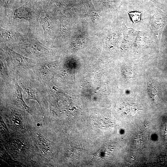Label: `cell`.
<instances>
[{
	"label": "cell",
	"instance_id": "cell-1",
	"mask_svg": "<svg viewBox=\"0 0 167 167\" xmlns=\"http://www.w3.org/2000/svg\"><path fill=\"white\" fill-rule=\"evenodd\" d=\"M4 57L13 78L28 73L37 61L27 58L8 47H2Z\"/></svg>",
	"mask_w": 167,
	"mask_h": 167
},
{
	"label": "cell",
	"instance_id": "cell-2",
	"mask_svg": "<svg viewBox=\"0 0 167 167\" xmlns=\"http://www.w3.org/2000/svg\"><path fill=\"white\" fill-rule=\"evenodd\" d=\"M27 94V100L36 101L42 110L47 105L45 87L27 74L14 78Z\"/></svg>",
	"mask_w": 167,
	"mask_h": 167
},
{
	"label": "cell",
	"instance_id": "cell-3",
	"mask_svg": "<svg viewBox=\"0 0 167 167\" xmlns=\"http://www.w3.org/2000/svg\"><path fill=\"white\" fill-rule=\"evenodd\" d=\"M12 47L22 55L33 60L38 58L39 61H49L53 54L51 49L35 40H27Z\"/></svg>",
	"mask_w": 167,
	"mask_h": 167
},
{
	"label": "cell",
	"instance_id": "cell-4",
	"mask_svg": "<svg viewBox=\"0 0 167 167\" xmlns=\"http://www.w3.org/2000/svg\"><path fill=\"white\" fill-rule=\"evenodd\" d=\"M56 64L53 62L43 60L36 65L27 74L44 86L50 83Z\"/></svg>",
	"mask_w": 167,
	"mask_h": 167
},
{
	"label": "cell",
	"instance_id": "cell-5",
	"mask_svg": "<svg viewBox=\"0 0 167 167\" xmlns=\"http://www.w3.org/2000/svg\"><path fill=\"white\" fill-rule=\"evenodd\" d=\"M0 91L9 93L11 95L13 102L18 107L32 115L34 113L24 100L22 92L23 90L16 80L13 78L9 84L0 87Z\"/></svg>",
	"mask_w": 167,
	"mask_h": 167
},
{
	"label": "cell",
	"instance_id": "cell-6",
	"mask_svg": "<svg viewBox=\"0 0 167 167\" xmlns=\"http://www.w3.org/2000/svg\"><path fill=\"white\" fill-rule=\"evenodd\" d=\"M0 86L9 84L12 81L13 78L7 66L4 57H0Z\"/></svg>",
	"mask_w": 167,
	"mask_h": 167
},
{
	"label": "cell",
	"instance_id": "cell-7",
	"mask_svg": "<svg viewBox=\"0 0 167 167\" xmlns=\"http://www.w3.org/2000/svg\"><path fill=\"white\" fill-rule=\"evenodd\" d=\"M33 15L32 10L25 6H22L16 10L13 13V16L15 18L23 19L29 21L32 19Z\"/></svg>",
	"mask_w": 167,
	"mask_h": 167
},
{
	"label": "cell",
	"instance_id": "cell-8",
	"mask_svg": "<svg viewBox=\"0 0 167 167\" xmlns=\"http://www.w3.org/2000/svg\"><path fill=\"white\" fill-rule=\"evenodd\" d=\"M40 23L44 30L45 38L48 37L50 33L51 21L48 17H41L39 19Z\"/></svg>",
	"mask_w": 167,
	"mask_h": 167
},
{
	"label": "cell",
	"instance_id": "cell-9",
	"mask_svg": "<svg viewBox=\"0 0 167 167\" xmlns=\"http://www.w3.org/2000/svg\"><path fill=\"white\" fill-rule=\"evenodd\" d=\"M37 138L38 145L42 151L45 153L50 151V146L49 142L40 135H37Z\"/></svg>",
	"mask_w": 167,
	"mask_h": 167
},
{
	"label": "cell",
	"instance_id": "cell-10",
	"mask_svg": "<svg viewBox=\"0 0 167 167\" xmlns=\"http://www.w3.org/2000/svg\"><path fill=\"white\" fill-rule=\"evenodd\" d=\"M148 90L150 98L154 102L158 100V97L157 91L154 84L152 82H150L148 84Z\"/></svg>",
	"mask_w": 167,
	"mask_h": 167
},
{
	"label": "cell",
	"instance_id": "cell-11",
	"mask_svg": "<svg viewBox=\"0 0 167 167\" xmlns=\"http://www.w3.org/2000/svg\"><path fill=\"white\" fill-rule=\"evenodd\" d=\"M141 107L139 104L135 103L128 102L127 109L125 110V113L128 115L132 116L135 114L137 111L140 110Z\"/></svg>",
	"mask_w": 167,
	"mask_h": 167
},
{
	"label": "cell",
	"instance_id": "cell-12",
	"mask_svg": "<svg viewBox=\"0 0 167 167\" xmlns=\"http://www.w3.org/2000/svg\"><path fill=\"white\" fill-rule=\"evenodd\" d=\"M1 36L6 41H11L14 37V32L11 31L1 28Z\"/></svg>",
	"mask_w": 167,
	"mask_h": 167
},
{
	"label": "cell",
	"instance_id": "cell-13",
	"mask_svg": "<svg viewBox=\"0 0 167 167\" xmlns=\"http://www.w3.org/2000/svg\"><path fill=\"white\" fill-rule=\"evenodd\" d=\"M129 14L131 20L133 22V25L139 21H142L141 19V15L143 12L137 11H131L130 12L126 11Z\"/></svg>",
	"mask_w": 167,
	"mask_h": 167
},
{
	"label": "cell",
	"instance_id": "cell-14",
	"mask_svg": "<svg viewBox=\"0 0 167 167\" xmlns=\"http://www.w3.org/2000/svg\"><path fill=\"white\" fill-rule=\"evenodd\" d=\"M0 128L1 132L5 134L8 135L9 133V131L7 128L6 125L3 121L2 118L1 117L0 119Z\"/></svg>",
	"mask_w": 167,
	"mask_h": 167
},
{
	"label": "cell",
	"instance_id": "cell-15",
	"mask_svg": "<svg viewBox=\"0 0 167 167\" xmlns=\"http://www.w3.org/2000/svg\"><path fill=\"white\" fill-rule=\"evenodd\" d=\"M151 0L153 2V1H154V0Z\"/></svg>",
	"mask_w": 167,
	"mask_h": 167
}]
</instances>
